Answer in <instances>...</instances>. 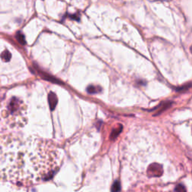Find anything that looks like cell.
Returning a JSON list of instances; mask_svg holds the SVG:
<instances>
[{
	"instance_id": "cell-1",
	"label": "cell",
	"mask_w": 192,
	"mask_h": 192,
	"mask_svg": "<svg viewBox=\"0 0 192 192\" xmlns=\"http://www.w3.org/2000/svg\"><path fill=\"white\" fill-rule=\"evenodd\" d=\"M60 151L41 138L0 136V183L29 186L48 180L60 166Z\"/></svg>"
},
{
	"instance_id": "cell-2",
	"label": "cell",
	"mask_w": 192,
	"mask_h": 192,
	"mask_svg": "<svg viewBox=\"0 0 192 192\" xmlns=\"http://www.w3.org/2000/svg\"><path fill=\"white\" fill-rule=\"evenodd\" d=\"M27 122L26 106L18 98H6L0 94V131H7L24 127Z\"/></svg>"
},
{
	"instance_id": "cell-3",
	"label": "cell",
	"mask_w": 192,
	"mask_h": 192,
	"mask_svg": "<svg viewBox=\"0 0 192 192\" xmlns=\"http://www.w3.org/2000/svg\"><path fill=\"white\" fill-rule=\"evenodd\" d=\"M1 57H2L5 61H8L11 59V54H10V53L8 52V51H5L4 53H2V54L1 55Z\"/></svg>"
},
{
	"instance_id": "cell-4",
	"label": "cell",
	"mask_w": 192,
	"mask_h": 192,
	"mask_svg": "<svg viewBox=\"0 0 192 192\" xmlns=\"http://www.w3.org/2000/svg\"><path fill=\"white\" fill-rule=\"evenodd\" d=\"M17 38H18V41H19L20 43H22V44H24V43H25L24 36L23 35H21L20 33H18V35H17Z\"/></svg>"
}]
</instances>
